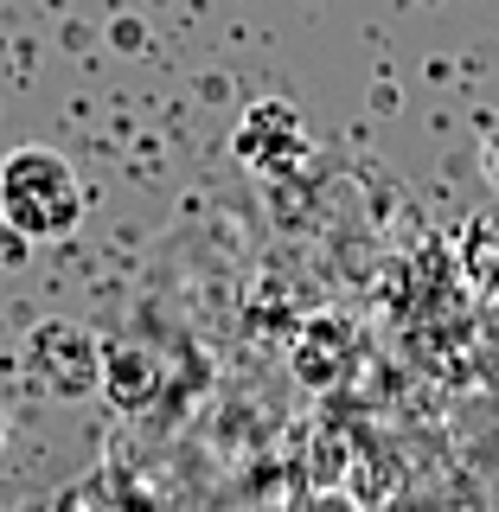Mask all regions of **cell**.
Masks as SVG:
<instances>
[{"instance_id": "cell-6", "label": "cell", "mask_w": 499, "mask_h": 512, "mask_svg": "<svg viewBox=\"0 0 499 512\" xmlns=\"http://www.w3.org/2000/svg\"><path fill=\"white\" fill-rule=\"evenodd\" d=\"M295 512H365L352 493H340V487H314V493H301V506Z\"/></svg>"}, {"instance_id": "cell-2", "label": "cell", "mask_w": 499, "mask_h": 512, "mask_svg": "<svg viewBox=\"0 0 499 512\" xmlns=\"http://www.w3.org/2000/svg\"><path fill=\"white\" fill-rule=\"evenodd\" d=\"M26 378L52 397H90L103 391V340L84 320H39L26 333Z\"/></svg>"}, {"instance_id": "cell-3", "label": "cell", "mask_w": 499, "mask_h": 512, "mask_svg": "<svg viewBox=\"0 0 499 512\" xmlns=\"http://www.w3.org/2000/svg\"><path fill=\"white\" fill-rule=\"evenodd\" d=\"M237 154L256 173H295L301 154H308V128L288 103H256L244 122H237Z\"/></svg>"}, {"instance_id": "cell-9", "label": "cell", "mask_w": 499, "mask_h": 512, "mask_svg": "<svg viewBox=\"0 0 499 512\" xmlns=\"http://www.w3.org/2000/svg\"><path fill=\"white\" fill-rule=\"evenodd\" d=\"M0 448H7V410H0Z\"/></svg>"}, {"instance_id": "cell-7", "label": "cell", "mask_w": 499, "mask_h": 512, "mask_svg": "<svg viewBox=\"0 0 499 512\" xmlns=\"http://www.w3.org/2000/svg\"><path fill=\"white\" fill-rule=\"evenodd\" d=\"M26 256H32V237H26V231H13L7 212H0V269H20Z\"/></svg>"}, {"instance_id": "cell-8", "label": "cell", "mask_w": 499, "mask_h": 512, "mask_svg": "<svg viewBox=\"0 0 499 512\" xmlns=\"http://www.w3.org/2000/svg\"><path fill=\"white\" fill-rule=\"evenodd\" d=\"M109 39H116L122 52H141V26L135 20H116V26H109Z\"/></svg>"}, {"instance_id": "cell-1", "label": "cell", "mask_w": 499, "mask_h": 512, "mask_svg": "<svg viewBox=\"0 0 499 512\" xmlns=\"http://www.w3.org/2000/svg\"><path fill=\"white\" fill-rule=\"evenodd\" d=\"M0 212L32 244H58V237H71L84 224V180L58 148L26 141V148L0 160Z\"/></svg>"}, {"instance_id": "cell-5", "label": "cell", "mask_w": 499, "mask_h": 512, "mask_svg": "<svg viewBox=\"0 0 499 512\" xmlns=\"http://www.w3.org/2000/svg\"><path fill=\"white\" fill-rule=\"evenodd\" d=\"M103 391L116 410H148L160 397V359L141 346H103Z\"/></svg>"}, {"instance_id": "cell-4", "label": "cell", "mask_w": 499, "mask_h": 512, "mask_svg": "<svg viewBox=\"0 0 499 512\" xmlns=\"http://www.w3.org/2000/svg\"><path fill=\"white\" fill-rule=\"evenodd\" d=\"M346 359H352V327L333 314H320L308 333L295 340V378L314 384V391H327L333 378H346Z\"/></svg>"}]
</instances>
